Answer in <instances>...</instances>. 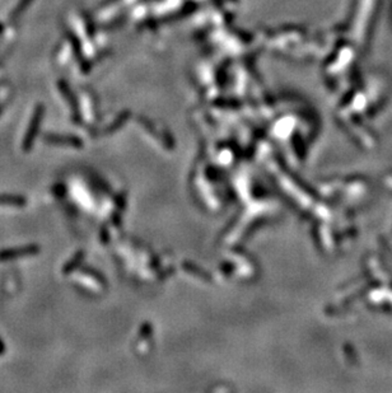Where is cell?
Segmentation results:
<instances>
[{"label":"cell","instance_id":"cell-2","mask_svg":"<svg viewBox=\"0 0 392 393\" xmlns=\"http://www.w3.org/2000/svg\"><path fill=\"white\" fill-rule=\"evenodd\" d=\"M42 113H44V108L40 106V107H37L36 112H35L34 117H32V121H31L30 124V129H28L27 134H26L25 136V140H23V150L25 151H30L31 148H32V144H34L35 138H36L37 131H39Z\"/></svg>","mask_w":392,"mask_h":393},{"label":"cell","instance_id":"cell-3","mask_svg":"<svg viewBox=\"0 0 392 393\" xmlns=\"http://www.w3.org/2000/svg\"><path fill=\"white\" fill-rule=\"evenodd\" d=\"M45 140L50 144H56V145H69L80 148L83 145L82 140L77 136H69V135H46Z\"/></svg>","mask_w":392,"mask_h":393},{"label":"cell","instance_id":"cell-4","mask_svg":"<svg viewBox=\"0 0 392 393\" xmlns=\"http://www.w3.org/2000/svg\"><path fill=\"white\" fill-rule=\"evenodd\" d=\"M84 256H86V253H84L83 251H79V252L75 253L72 259H70L67 264L64 265L63 267L64 275H69V274L74 272L75 269H78V267L80 266V264H82V261H83L84 259Z\"/></svg>","mask_w":392,"mask_h":393},{"label":"cell","instance_id":"cell-1","mask_svg":"<svg viewBox=\"0 0 392 393\" xmlns=\"http://www.w3.org/2000/svg\"><path fill=\"white\" fill-rule=\"evenodd\" d=\"M40 252V247L37 245H27L21 246L16 248H8V250L0 251V261H11L13 259H20V257H27V256H34Z\"/></svg>","mask_w":392,"mask_h":393},{"label":"cell","instance_id":"cell-5","mask_svg":"<svg viewBox=\"0 0 392 393\" xmlns=\"http://www.w3.org/2000/svg\"><path fill=\"white\" fill-rule=\"evenodd\" d=\"M26 199L20 195H0V205H12V207H23Z\"/></svg>","mask_w":392,"mask_h":393},{"label":"cell","instance_id":"cell-6","mask_svg":"<svg viewBox=\"0 0 392 393\" xmlns=\"http://www.w3.org/2000/svg\"><path fill=\"white\" fill-rule=\"evenodd\" d=\"M3 351H6V346L3 345V342L0 341V355L3 354Z\"/></svg>","mask_w":392,"mask_h":393}]
</instances>
